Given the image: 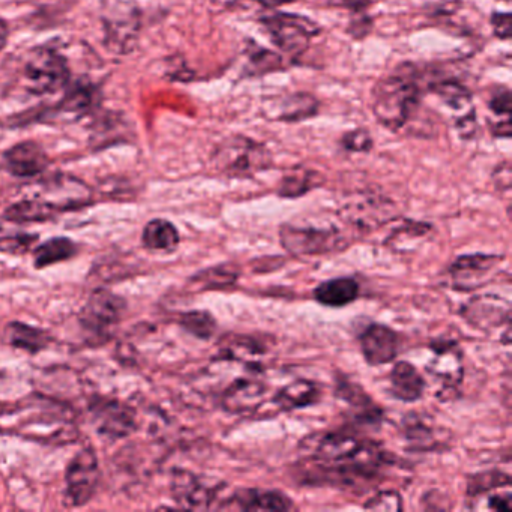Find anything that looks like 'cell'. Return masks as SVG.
Wrapping results in <instances>:
<instances>
[{"label":"cell","instance_id":"cell-1","mask_svg":"<svg viewBox=\"0 0 512 512\" xmlns=\"http://www.w3.org/2000/svg\"><path fill=\"white\" fill-rule=\"evenodd\" d=\"M421 74L412 64H401L373 89V115L386 130H403L421 107Z\"/></svg>","mask_w":512,"mask_h":512},{"label":"cell","instance_id":"cell-2","mask_svg":"<svg viewBox=\"0 0 512 512\" xmlns=\"http://www.w3.org/2000/svg\"><path fill=\"white\" fill-rule=\"evenodd\" d=\"M212 169L227 179H251L272 167V154L266 145L242 136L224 139L211 157Z\"/></svg>","mask_w":512,"mask_h":512},{"label":"cell","instance_id":"cell-3","mask_svg":"<svg viewBox=\"0 0 512 512\" xmlns=\"http://www.w3.org/2000/svg\"><path fill=\"white\" fill-rule=\"evenodd\" d=\"M101 20L106 37L104 43L109 52L118 55L133 52L142 26L136 0H103Z\"/></svg>","mask_w":512,"mask_h":512},{"label":"cell","instance_id":"cell-4","mask_svg":"<svg viewBox=\"0 0 512 512\" xmlns=\"http://www.w3.org/2000/svg\"><path fill=\"white\" fill-rule=\"evenodd\" d=\"M259 22L272 43L292 58L304 55L311 41L320 34V26L301 14L278 11L260 17Z\"/></svg>","mask_w":512,"mask_h":512},{"label":"cell","instance_id":"cell-5","mask_svg":"<svg viewBox=\"0 0 512 512\" xmlns=\"http://www.w3.org/2000/svg\"><path fill=\"white\" fill-rule=\"evenodd\" d=\"M88 413L95 431L106 440L130 437L139 427L134 407L118 398L94 394L88 398Z\"/></svg>","mask_w":512,"mask_h":512},{"label":"cell","instance_id":"cell-6","mask_svg":"<svg viewBox=\"0 0 512 512\" xmlns=\"http://www.w3.org/2000/svg\"><path fill=\"white\" fill-rule=\"evenodd\" d=\"M280 244L287 253L296 257L323 256L332 251L346 250L347 242L340 230L334 227L295 226L280 227Z\"/></svg>","mask_w":512,"mask_h":512},{"label":"cell","instance_id":"cell-7","mask_svg":"<svg viewBox=\"0 0 512 512\" xmlns=\"http://www.w3.org/2000/svg\"><path fill=\"white\" fill-rule=\"evenodd\" d=\"M100 461L92 448H83L65 469L64 505L80 508L91 502L100 484Z\"/></svg>","mask_w":512,"mask_h":512},{"label":"cell","instance_id":"cell-8","mask_svg":"<svg viewBox=\"0 0 512 512\" xmlns=\"http://www.w3.org/2000/svg\"><path fill=\"white\" fill-rule=\"evenodd\" d=\"M70 82L67 61L55 50L37 49L29 53L25 64L26 88L32 94H56Z\"/></svg>","mask_w":512,"mask_h":512},{"label":"cell","instance_id":"cell-9","mask_svg":"<svg viewBox=\"0 0 512 512\" xmlns=\"http://www.w3.org/2000/svg\"><path fill=\"white\" fill-rule=\"evenodd\" d=\"M128 302L124 296L109 289H95L89 295L79 314V323L83 332L98 338L107 337L110 329L118 325L127 311Z\"/></svg>","mask_w":512,"mask_h":512},{"label":"cell","instance_id":"cell-10","mask_svg":"<svg viewBox=\"0 0 512 512\" xmlns=\"http://www.w3.org/2000/svg\"><path fill=\"white\" fill-rule=\"evenodd\" d=\"M340 217L353 229L371 232L394 220L395 206L380 194L359 193L341 206Z\"/></svg>","mask_w":512,"mask_h":512},{"label":"cell","instance_id":"cell-11","mask_svg":"<svg viewBox=\"0 0 512 512\" xmlns=\"http://www.w3.org/2000/svg\"><path fill=\"white\" fill-rule=\"evenodd\" d=\"M41 200L52 206L59 215L79 211L92 205V191L85 182L68 175H56L41 185Z\"/></svg>","mask_w":512,"mask_h":512},{"label":"cell","instance_id":"cell-12","mask_svg":"<svg viewBox=\"0 0 512 512\" xmlns=\"http://www.w3.org/2000/svg\"><path fill=\"white\" fill-rule=\"evenodd\" d=\"M503 256L497 254H463L449 265L446 275L451 287L457 292H472L485 286L491 272L502 262Z\"/></svg>","mask_w":512,"mask_h":512},{"label":"cell","instance_id":"cell-13","mask_svg":"<svg viewBox=\"0 0 512 512\" xmlns=\"http://www.w3.org/2000/svg\"><path fill=\"white\" fill-rule=\"evenodd\" d=\"M428 349L433 356L425 365V371L436 382L442 383L443 391H457L464 379L463 350L452 340L431 341Z\"/></svg>","mask_w":512,"mask_h":512},{"label":"cell","instance_id":"cell-14","mask_svg":"<svg viewBox=\"0 0 512 512\" xmlns=\"http://www.w3.org/2000/svg\"><path fill=\"white\" fill-rule=\"evenodd\" d=\"M218 485L208 484L205 479L190 470H173L170 493L176 505L184 509H212L220 496Z\"/></svg>","mask_w":512,"mask_h":512},{"label":"cell","instance_id":"cell-15","mask_svg":"<svg viewBox=\"0 0 512 512\" xmlns=\"http://www.w3.org/2000/svg\"><path fill=\"white\" fill-rule=\"evenodd\" d=\"M460 316L473 328L491 332L511 325V304L502 296L485 293L469 299L461 307Z\"/></svg>","mask_w":512,"mask_h":512},{"label":"cell","instance_id":"cell-16","mask_svg":"<svg viewBox=\"0 0 512 512\" xmlns=\"http://www.w3.org/2000/svg\"><path fill=\"white\" fill-rule=\"evenodd\" d=\"M359 349L370 367L391 364L400 352V335L383 323H368L358 335Z\"/></svg>","mask_w":512,"mask_h":512},{"label":"cell","instance_id":"cell-17","mask_svg":"<svg viewBox=\"0 0 512 512\" xmlns=\"http://www.w3.org/2000/svg\"><path fill=\"white\" fill-rule=\"evenodd\" d=\"M266 385L254 377H238L220 395V406L229 415H248L262 406Z\"/></svg>","mask_w":512,"mask_h":512},{"label":"cell","instance_id":"cell-18","mask_svg":"<svg viewBox=\"0 0 512 512\" xmlns=\"http://www.w3.org/2000/svg\"><path fill=\"white\" fill-rule=\"evenodd\" d=\"M334 394L338 400L352 407L356 424L374 425V427L382 425L383 416H385L382 407L377 406L362 386L353 382L346 374H335Z\"/></svg>","mask_w":512,"mask_h":512},{"label":"cell","instance_id":"cell-19","mask_svg":"<svg viewBox=\"0 0 512 512\" xmlns=\"http://www.w3.org/2000/svg\"><path fill=\"white\" fill-rule=\"evenodd\" d=\"M218 509H238V511H293L295 503L283 491L263 490V488H242L232 497L224 500Z\"/></svg>","mask_w":512,"mask_h":512},{"label":"cell","instance_id":"cell-20","mask_svg":"<svg viewBox=\"0 0 512 512\" xmlns=\"http://www.w3.org/2000/svg\"><path fill=\"white\" fill-rule=\"evenodd\" d=\"M5 166L17 178H35L46 172L49 157L38 143L25 142L5 152Z\"/></svg>","mask_w":512,"mask_h":512},{"label":"cell","instance_id":"cell-21","mask_svg":"<svg viewBox=\"0 0 512 512\" xmlns=\"http://www.w3.org/2000/svg\"><path fill=\"white\" fill-rule=\"evenodd\" d=\"M389 386L395 400L401 403H415L424 395L427 382L412 362L398 361L389 373Z\"/></svg>","mask_w":512,"mask_h":512},{"label":"cell","instance_id":"cell-22","mask_svg":"<svg viewBox=\"0 0 512 512\" xmlns=\"http://www.w3.org/2000/svg\"><path fill=\"white\" fill-rule=\"evenodd\" d=\"M319 107V100L314 95L296 92L272 101L269 118L286 124H298L319 115Z\"/></svg>","mask_w":512,"mask_h":512},{"label":"cell","instance_id":"cell-23","mask_svg":"<svg viewBox=\"0 0 512 512\" xmlns=\"http://www.w3.org/2000/svg\"><path fill=\"white\" fill-rule=\"evenodd\" d=\"M401 433L415 451H434L440 449L439 430L428 416L421 413L409 412L401 419Z\"/></svg>","mask_w":512,"mask_h":512},{"label":"cell","instance_id":"cell-24","mask_svg":"<svg viewBox=\"0 0 512 512\" xmlns=\"http://www.w3.org/2000/svg\"><path fill=\"white\" fill-rule=\"evenodd\" d=\"M322 398V386L313 380L298 379L278 389L272 397V403L283 412L305 409L314 406Z\"/></svg>","mask_w":512,"mask_h":512},{"label":"cell","instance_id":"cell-25","mask_svg":"<svg viewBox=\"0 0 512 512\" xmlns=\"http://www.w3.org/2000/svg\"><path fill=\"white\" fill-rule=\"evenodd\" d=\"M361 284L353 277H337L322 281L314 289L317 304L328 308H344L359 298Z\"/></svg>","mask_w":512,"mask_h":512},{"label":"cell","instance_id":"cell-26","mask_svg":"<svg viewBox=\"0 0 512 512\" xmlns=\"http://www.w3.org/2000/svg\"><path fill=\"white\" fill-rule=\"evenodd\" d=\"M5 338L8 344L14 349L23 350L29 355H38L49 349L53 341L52 334L46 329L37 328V326L28 325V323L13 320L5 328Z\"/></svg>","mask_w":512,"mask_h":512},{"label":"cell","instance_id":"cell-27","mask_svg":"<svg viewBox=\"0 0 512 512\" xmlns=\"http://www.w3.org/2000/svg\"><path fill=\"white\" fill-rule=\"evenodd\" d=\"M80 248L77 242L67 236H55L47 239L43 244L35 245L32 254H34V268L37 271L49 268V266L58 265V263L68 262L79 254Z\"/></svg>","mask_w":512,"mask_h":512},{"label":"cell","instance_id":"cell-28","mask_svg":"<svg viewBox=\"0 0 512 512\" xmlns=\"http://www.w3.org/2000/svg\"><path fill=\"white\" fill-rule=\"evenodd\" d=\"M181 244V233L172 221L154 218L142 230V245L155 253H170Z\"/></svg>","mask_w":512,"mask_h":512},{"label":"cell","instance_id":"cell-29","mask_svg":"<svg viewBox=\"0 0 512 512\" xmlns=\"http://www.w3.org/2000/svg\"><path fill=\"white\" fill-rule=\"evenodd\" d=\"M58 215L52 206L47 205L40 197H34V199L20 200L8 206L2 214V221L22 226V224L47 223L55 220Z\"/></svg>","mask_w":512,"mask_h":512},{"label":"cell","instance_id":"cell-30","mask_svg":"<svg viewBox=\"0 0 512 512\" xmlns=\"http://www.w3.org/2000/svg\"><path fill=\"white\" fill-rule=\"evenodd\" d=\"M430 94L436 95L443 106L448 107L452 112L460 113V116L473 112L472 94L469 89L455 79H442L430 83L427 86Z\"/></svg>","mask_w":512,"mask_h":512},{"label":"cell","instance_id":"cell-31","mask_svg":"<svg viewBox=\"0 0 512 512\" xmlns=\"http://www.w3.org/2000/svg\"><path fill=\"white\" fill-rule=\"evenodd\" d=\"M322 184V176L316 170L292 169L278 182L277 194L281 199H299Z\"/></svg>","mask_w":512,"mask_h":512},{"label":"cell","instance_id":"cell-32","mask_svg":"<svg viewBox=\"0 0 512 512\" xmlns=\"http://www.w3.org/2000/svg\"><path fill=\"white\" fill-rule=\"evenodd\" d=\"M508 487H511V478L508 473L500 472V470H485V472L467 476L466 496L469 502H473L485 494Z\"/></svg>","mask_w":512,"mask_h":512},{"label":"cell","instance_id":"cell-33","mask_svg":"<svg viewBox=\"0 0 512 512\" xmlns=\"http://www.w3.org/2000/svg\"><path fill=\"white\" fill-rule=\"evenodd\" d=\"M178 325L191 337L197 340L209 341L218 329L217 319L209 311H185L179 316Z\"/></svg>","mask_w":512,"mask_h":512},{"label":"cell","instance_id":"cell-34","mask_svg":"<svg viewBox=\"0 0 512 512\" xmlns=\"http://www.w3.org/2000/svg\"><path fill=\"white\" fill-rule=\"evenodd\" d=\"M433 226L430 223H415V221H404L400 227L389 235L386 245L395 253H407V242L413 241L416 245L430 236Z\"/></svg>","mask_w":512,"mask_h":512},{"label":"cell","instance_id":"cell-35","mask_svg":"<svg viewBox=\"0 0 512 512\" xmlns=\"http://www.w3.org/2000/svg\"><path fill=\"white\" fill-rule=\"evenodd\" d=\"M251 46H253V49L245 50L248 73L265 76V74L283 70L284 61L278 53L263 49V47L256 46L254 43H251Z\"/></svg>","mask_w":512,"mask_h":512},{"label":"cell","instance_id":"cell-36","mask_svg":"<svg viewBox=\"0 0 512 512\" xmlns=\"http://www.w3.org/2000/svg\"><path fill=\"white\" fill-rule=\"evenodd\" d=\"M239 280V271L230 269L229 265L215 266L194 275L193 283L202 287L203 290H220L235 286Z\"/></svg>","mask_w":512,"mask_h":512},{"label":"cell","instance_id":"cell-37","mask_svg":"<svg viewBox=\"0 0 512 512\" xmlns=\"http://www.w3.org/2000/svg\"><path fill=\"white\" fill-rule=\"evenodd\" d=\"M40 236L35 233H17V235L0 236V253L10 256H25L34 250Z\"/></svg>","mask_w":512,"mask_h":512},{"label":"cell","instance_id":"cell-38","mask_svg":"<svg viewBox=\"0 0 512 512\" xmlns=\"http://www.w3.org/2000/svg\"><path fill=\"white\" fill-rule=\"evenodd\" d=\"M511 500V487L502 488V490L493 491V493L485 494V496L469 502L467 508L509 512L512 509Z\"/></svg>","mask_w":512,"mask_h":512},{"label":"cell","instance_id":"cell-39","mask_svg":"<svg viewBox=\"0 0 512 512\" xmlns=\"http://www.w3.org/2000/svg\"><path fill=\"white\" fill-rule=\"evenodd\" d=\"M341 149L350 154H368L374 146L373 136L365 128L347 131L340 139Z\"/></svg>","mask_w":512,"mask_h":512},{"label":"cell","instance_id":"cell-40","mask_svg":"<svg viewBox=\"0 0 512 512\" xmlns=\"http://www.w3.org/2000/svg\"><path fill=\"white\" fill-rule=\"evenodd\" d=\"M364 509L368 511L398 512L403 511V499L395 490L377 491L364 503Z\"/></svg>","mask_w":512,"mask_h":512},{"label":"cell","instance_id":"cell-41","mask_svg":"<svg viewBox=\"0 0 512 512\" xmlns=\"http://www.w3.org/2000/svg\"><path fill=\"white\" fill-rule=\"evenodd\" d=\"M95 92L91 86H77L65 97L64 109L67 112H86L94 103Z\"/></svg>","mask_w":512,"mask_h":512},{"label":"cell","instance_id":"cell-42","mask_svg":"<svg viewBox=\"0 0 512 512\" xmlns=\"http://www.w3.org/2000/svg\"><path fill=\"white\" fill-rule=\"evenodd\" d=\"M488 109L497 119H511V91L505 86L494 89L488 100Z\"/></svg>","mask_w":512,"mask_h":512},{"label":"cell","instance_id":"cell-43","mask_svg":"<svg viewBox=\"0 0 512 512\" xmlns=\"http://www.w3.org/2000/svg\"><path fill=\"white\" fill-rule=\"evenodd\" d=\"M511 13H502V11H494L491 14V28H493L494 35L499 40L508 41L511 38Z\"/></svg>","mask_w":512,"mask_h":512},{"label":"cell","instance_id":"cell-44","mask_svg":"<svg viewBox=\"0 0 512 512\" xmlns=\"http://www.w3.org/2000/svg\"><path fill=\"white\" fill-rule=\"evenodd\" d=\"M494 187L500 193H508L511 190V164L509 161H503L494 169L493 176Z\"/></svg>","mask_w":512,"mask_h":512},{"label":"cell","instance_id":"cell-45","mask_svg":"<svg viewBox=\"0 0 512 512\" xmlns=\"http://www.w3.org/2000/svg\"><path fill=\"white\" fill-rule=\"evenodd\" d=\"M332 4L352 11L353 16L367 13L368 8L374 4V0H332Z\"/></svg>","mask_w":512,"mask_h":512},{"label":"cell","instance_id":"cell-46","mask_svg":"<svg viewBox=\"0 0 512 512\" xmlns=\"http://www.w3.org/2000/svg\"><path fill=\"white\" fill-rule=\"evenodd\" d=\"M490 131L494 137L509 139L512 134L511 119H499V121L493 122V124H490Z\"/></svg>","mask_w":512,"mask_h":512},{"label":"cell","instance_id":"cell-47","mask_svg":"<svg viewBox=\"0 0 512 512\" xmlns=\"http://www.w3.org/2000/svg\"><path fill=\"white\" fill-rule=\"evenodd\" d=\"M256 4L263 5L266 8H277L281 7V5L292 4V2H296V0H253Z\"/></svg>","mask_w":512,"mask_h":512},{"label":"cell","instance_id":"cell-48","mask_svg":"<svg viewBox=\"0 0 512 512\" xmlns=\"http://www.w3.org/2000/svg\"><path fill=\"white\" fill-rule=\"evenodd\" d=\"M8 41V28L7 23L4 20L0 19V52L4 50V47L7 46Z\"/></svg>","mask_w":512,"mask_h":512},{"label":"cell","instance_id":"cell-49","mask_svg":"<svg viewBox=\"0 0 512 512\" xmlns=\"http://www.w3.org/2000/svg\"><path fill=\"white\" fill-rule=\"evenodd\" d=\"M503 2H506V4H508V2H511V0H503Z\"/></svg>","mask_w":512,"mask_h":512}]
</instances>
